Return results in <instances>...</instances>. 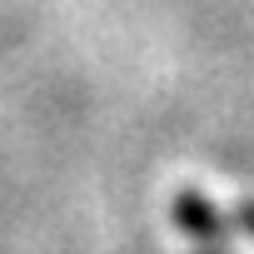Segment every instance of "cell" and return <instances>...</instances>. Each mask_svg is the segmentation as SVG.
<instances>
[{"instance_id":"cell-3","label":"cell","mask_w":254,"mask_h":254,"mask_svg":"<svg viewBox=\"0 0 254 254\" xmlns=\"http://www.w3.org/2000/svg\"><path fill=\"white\" fill-rule=\"evenodd\" d=\"M204 254H214V249H204Z\"/></svg>"},{"instance_id":"cell-2","label":"cell","mask_w":254,"mask_h":254,"mask_svg":"<svg viewBox=\"0 0 254 254\" xmlns=\"http://www.w3.org/2000/svg\"><path fill=\"white\" fill-rule=\"evenodd\" d=\"M234 224H239V229H249V239H254V199H244V204L234 209Z\"/></svg>"},{"instance_id":"cell-1","label":"cell","mask_w":254,"mask_h":254,"mask_svg":"<svg viewBox=\"0 0 254 254\" xmlns=\"http://www.w3.org/2000/svg\"><path fill=\"white\" fill-rule=\"evenodd\" d=\"M170 219H175V229H180V234L204 239V244H219V239L229 234V219H224V214L214 209V199H209V194H199V190H180V194H175Z\"/></svg>"}]
</instances>
